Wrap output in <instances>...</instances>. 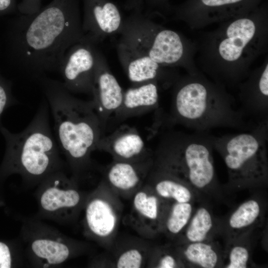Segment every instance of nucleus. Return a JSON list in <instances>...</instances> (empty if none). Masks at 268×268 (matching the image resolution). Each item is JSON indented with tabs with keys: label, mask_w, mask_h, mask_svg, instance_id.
<instances>
[{
	"label": "nucleus",
	"mask_w": 268,
	"mask_h": 268,
	"mask_svg": "<svg viewBox=\"0 0 268 268\" xmlns=\"http://www.w3.org/2000/svg\"><path fill=\"white\" fill-rule=\"evenodd\" d=\"M85 39L76 0H53L35 13H19L8 34L13 62L37 80L59 70L67 49Z\"/></svg>",
	"instance_id": "1"
},
{
	"label": "nucleus",
	"mask_w": 268,
	"mask_h": 268,
	"mask_svg": "<svg viewBox=\"0 0 268 268\" xmlns=\"http://www.w3.org/2000/svg\"><path fill=\"white\" fill-rule=\"evenodd\" d=\"M268 21L243 15L222 22L207 33L201 47V67L214 81L235 86L249 75L255 59L266 51Z\"/></svg>",
	"instance_id": "2"
},
{
	"label": "nucleus",
	"mask_w": 268,
	"mask_h": 268,
	"mask_svg": "<svg viewBox=\"0 0 268 268\" xmlns=\"http://www.w3.org/2000/svg\"><path fill=\"white\" fill-rule=\"evenodd\" d=\"M168 122L195 131L228 128L248 131L256 124L246 121L226 87L207 79L200 71L179 76L173 85Z\"/></svg>",
	"instance_id": "3"
},
{
	"label": "nucleus",
	"mask_w": 268,
	"mask_h": 268,
	"mask_svg": "<svg viewBox=\"0 0 268 268\" xmlns=\"http://www.w3.org/2000/svg\"><path fill=\"white\" fill-rule=\"evenodd\" d=\"M38 80L51 109L58 146L77 176L90 167L91 153L104 135L92 101L73 96L60 81L45 76Z\"/></svg>",
	"instance_id": "4"
},
{
	"label": "nucleus",
	"mask_w": 268,
	"mask_h": 268,
	"mask_svg": "<svg viewBox=\"0 0 268 268\" xmlns=\"http://www.w3.org/2000/svg\"><path fill=\"white\" fill-rule=\"evenodd\" d=\"M213 135L208 131L188 134L169 130L163 133L153 151V167L204 192L217 185L214 165Z\"/></svg>",
	"instance_id": "5"
},
{
	"label": "nucleus",
	"mask_w": 268,
	"mask_h": 268,
	"mask_svg": "<svg viewBox=\"0 0 268 268\" xmlns=\"http://www.w3.org/2000/svg\"><path fill=\"white\" fill-rule=\"evenodd\" d=\"M6 142L3 171L16 173L25 179L44 180L61 171L60 148L52 133L48 103H41L34 118L22 132L12 133L0 126Z\"/></svg>",
	"instance_id": "6"
},
{
	"label": "nucleus",
	"mask_w": 268,
	"mask_h": 268,
	"mask_svg": "<svg viewBox=\"0 0 268 268\" xmlns=\"http://www.w3.org/2000/svg\"><path fill=\"white\" fill-rule=\"evenodd\" d=\"M268 121L257 124L246 133L213 135V149L222 157L233 187L266 185L268 178Z\"/></svg>",
	"instance_id": "7"
},
{
	"label": "nucleus",
	"mask_w": 268,
	"mask_h": 268,
	"mask_svg": "<svg viewBox=\"0 0 268 268\" xmlns=\"http://www.w3.org/2000/svg\"><path fill=\"white\" fill-rule=\"evenodd\" d=\"M120 41L142 52L160 66L183 67L199 72L194 60L195 48L182 35L148 19L134 16L123 21Z\"/></svg>",
	"instance_id": "8"
},
{
	"label": "nucleus",
	"mask_w": 268,
	"mask_h": 268,
	"mask_svg": "<svg viewBox=\"0 0 268 268\" xmlns=\"http://www.w3.org/2000/svg\"><path fill=\"white\" fill-rule=\"evenodd\" d=\"M117 195L103 180L87 200L84 212L85 229L92 238L108 246L120 223L122 206Z\"/></svg>",
	"instance_id": "9"
},
{
	"label": "nucleus",
	"mask_w": 268,
	"mask_h": 268,
	"mask_svg": "<svg viewBox=\"0 0 268 268\" xmlns=\"http://www.w3.org/2000/svg\"><path fill=\"white\" fill-rule=\"evenodd\" d=\"M96 45L86 38L70 47L60 65L64 86L70 93L92 95Z\"/></svg>",
	"instance_id": "10"
},
{
	"label": "nucleus",
	"mask_w": 268,
	"mask_h": 268,
	"mask_svg": "<svg viewBox=\"0 0 268 268\" xmlns=\"http://www.w3.org/2000/svg\"><path fill=\"white\" fill-rule=\"evenodd\" d=\"M119 61L132 86L155 81L163 87L173 85L180 76L175 68L160 66L134 47L119 41Z\"/></svg>",
	"instance_id": "11"
},
{
	"label": "nucleus",
	"mask_w": 268,
	"mask_h": 268,
	"mask_svg": "<svg viewBox=\"0 0 268 268\" xmlns=\"http://www.w3.org/2000/svg\"><path fill=\"white\" fill-rule=\"evenodd\" d=\"M172 202L159 197L148 184L134 194L130 221L140 235L151 238L162 232L166 213Z\"/></svg>",
	"instance_id": "12"
},
{
	"label": "nucleus",
	"mask_w": 268,
	"mask_h": 268,
	"mask_svg": "<svg viewBox=\"0 0 268 268\" xmlns=\"http://www.w3.org/2000/svg\"><path fill=\"white\" fill-rule=\"evenodd\" d=\"M92 102L103 132L111 116L120 107L124 91L111 72L106 60L96 47Z\"/></svg>",
	"instance_id": "13"
},
{
	"label": "nucleus",
	"mask_w": 268,
	"mask_h": 268,
	"mask_svg": "<svg viewBox=\"0 0 268 268\" xmlns=\"http://www.w3.org/2000/svg\"><path fill=\"white\" fill-rule=\"evenodd\" d=\"M84 2L82 30L87 40L97 45L107 37L119 33L124 21L114 3L102 0Z\"/></svg>",
	"instance_id": "14"
},
{
	"label": "nucleus",
	"mask_w": 268,
	"mask_h": 268,
	"mask_svg": "<svg viewBox=\"0 0 268 268\" xmlns=\"http://www.w3.org/2000/svg\"><path fill=\"white\" fill-rule=\"evenodd\" d=\"M240 108L255 124L268 121V62L251 71L237 86Z\"/></svg>",
	"instance_id": "15"
},
{
	"label": "nucleus",
	"mask_w": 268,
	"mask_h": 268,
	"mask_svg": "<svg viewBox=\"0 0 268 268\" xmlns=\"http://www.w3.org/2000/svg\"><path fill=\"white\" fill-rule=\"evenodd\" d=\"M97 150L109 153L115 160L137 162L153 156V151L146 146L138 131L128 125L102 135Z\"/></svg>",
	"instance_id": "16"
},
{
	"label": "nucleus",
	"mask_w": 268,
	"mask_h": 268,
	"mask_svg": "<svg viewBox=\"0 0 268 268\" xmlns=\"http://www.w3.org/2000/svg\"><path fill=\"white\" fill-rule=\"evenodd\" d=\"M153 165V156L137 162L113 160L105 170L104 181L117 195H132L142 186Z\"/></svg>",
	"instance_id": "17"
},
{
	"label": "nucleus",
	"mask_w": 268,
	"mask_h": 268,
	"mask_svg": "<svg viewBox=\"0 0 268 268\" xmlns=\"http://www.w3.org/2000/svg\"><path fill=\"white\" fill-rule=\"evenodd\" d=\"M44 188L40 197L42 209L48 212H58L73 209L82 201L80 192L74 181L61 171L55 172L44 180Z\"/></svg>",
	"instance_id": "18"
},
{
	"label": "nucleus",
	"mask_w": 268,
	"mask_h": 268,
	"mask_svg": "<svg viewBox=\"0 0 268 268\" xmlns=\"http://www.w3.org/2000/svg\"><path fill=\"white\" fill-rule=\"evenodd\" d=\"M159 85L153 81L127 89L124 91L120 107L114 114L115 120L123 121L158 109Z\"/></svg>",
	"instance_id": "19"
},
{
	"label": "nucleus",
	"mask_w": 268,
	"mask_h": 268,
	"mask_svg": "<svg viewBox=\"0 0 268 268\" xmlns=\"http://www.w3.org/2000/svg\"><path fill=\"white\" fill-rule=\"evenodd\" d=\"M175 250L184 266L214 268L223 263L221 251L211 241L181 243Z\"/></svg>",
	"instance_id": "20"
},
{
	"label": "nucleus",
	"mask_w": 268,
	"mask_h": 268,
	"mask_svg": "<svg viewBox=\"0 0 268 268\" xmlns=\"http://www.w3.org/2000/svg\"><path fill=\"white\" fill-rule=\"evenodd\" d=\"M147 183L161 198L171 202H192L195 191L171 175L152 167Z\"/></svg>",
	"instance_id": "21"
},
{
	"label": "nucleus",
	"mask_w": 268,
	"mask_h": 268,
	"mask_svg": "<svg viewBox=\"0 0 268 268\" xmlns=\"http://www.w3.org/2000/svg\"><path fill=\"white\" fill-rule=\"evenodd\" d=\"M264 214L262 202L251 199L241 203L230 215L227 222L229 241L244 237L257 226Z\"/></svg>",
	"instance_id": "22"
},
{
	"label": "nucleus",
	"mask_w": 268,
	"mask_h": 268,
	"mask_svg": "<svg viewBox=\"0 0 268 268\" xmlns=\"http://www.w3.org/2000/svg\"><path fill=\"white\" fill-rule=\"evenodd\" d=\"M215 226L214 218L208 208L204 206L199 207L194 211L188 225L182 233H184V241L181 243L210 241L215 230Z\"/></svg>",
	"instance_id": "23"
},
{
	"label": "nucleus",
	"mask_w": 268,
	"mask_h": 268,
	"mask_svg": "<svg viewBox=\"0 0 268 268\" xmlns=\"http://www.w3.org/2000/svg\"><path fill=\"white\" fill-rule=\"evenodd\" d=\"M34 256L44 262L45 266H57L66 261L71 250L66 243L50 238H39L31 243Z\"/></svg>",
	"instance_id": "24"
},
{
	"label": "nucleus",
	"mask_w": 268,
	"mask_h": 268,
	"mask_svg": "<svg viewBox=\"0 0 268 268\" xmlns=\"http://www.w3.org/2000/svg\"><path fill=\"white\" fill-rule=\"evenodd\" d=\"M192 202H172L166 213L161 232L175 237L183 232L194 212Z\"/></svg>",
	"instance_id": "25"
},
{
	"label": "nucleus",
	"mask_w": 268,
	"mask_h": 268,
	"mask_svg": "<svg viewBox=\"0 0 268 268\" xmlns=\"http://www.w3.org/2000/svg\"><path fill=\"white\" fill-rule=\"evenodd\" d=\"M150 250L140 245L127 246L116 255L112 266L117 268H143L147 266Z\"/></svg>",
	"instance_id": "26"
},
{
	"label": "nucleus",
	"mask_w": 268,
	"mask_h": 268,
	"mask_svg": "<svg viewBox=\"0 0 268 268\" xmlns=\"http://www.w3.org/2000/svg\"><path fill=\"white\" fill-rule=\"evenodd\" d=\"M223 259V262H226L223 265L224 268H248L252 263L250 248L243 242L230 240Z\"/></svg>",
	"instance_id": "27"
},
{
	"label": "nucleus",
	"mask_w": 268,
	"mask_h": 268,
	"mask_svg": "<svg viewBox=\"0 0 268 268\" xmlns=\"http://www.w3.org/2000/svg\"><path fill=\"white\" fill-rule=\"evenodd\" d=\"M147 266L150 268H175L184 267L174 249L156 248L151 249Z\"/></svg>",
	"instance_id": "28"
},
{
	"label": "nucleus",
	"mask_w": 268,
	"mask_h": 268,
	"mask_svg": "<svg viewBox=\"0 0 268 268\" xmlns=\"http://www.w3.org/2000/svg\"><path fill=\"white\" fill-rule=\"evenodd\" d=\"M14 102L10 83L0 77V119L4 111Z\"/></svg>",
	"instance_id": "29"
},
{
	"label": "nucleus",
	"mask_w": 268,
	"mask_h": 268,
	"mask_svg": "<svg viewBox=\"0 0 268 268\" xmlns=\"http://www.w3.org/2000/svg\"><path fill=\"white\" fill-rule=\"evenodd\" d=\"M42 0H21L17 5L19 13L24 14H32L41 8Z\"/></svg>",
	"instance_id": "30"
},
{
	"label": "nucleus",
	"mask_w": 268,
	"mask_h": 268,
	"mask_svg": "<svg viewBox=\"0 0 268 268\" xmlns=\"http://www.w3.org/2000/svg\"><path fill=\"white\" fill-rule=\"evenodd\" d=\"M244 0H200L202 6L207 9L215 10L219 8L232 6L243 2Z\"/></svg>",
	"instance_id": "31"
},
{
	"label": "nucleus",
	"mask_w": 268,
	"mask_h": 268,
	"mask_svg": "<svg viewBox=\"0 0 268 268\" xmlns=\"http://www.w3.org/2000/svg\"><path fill=\"white\" fill-rule=\"evenodd\" d=\"M12 265V257L8 246L0 241V268H9Z\"/></svg>",
	"instance_id": "32"
},
{
	"label": "nucleus",
	"mask_w": 268,
	"mask_h": 268,
	"mask_svg": "<svg viewBox=\"0 0 268 268\" xmlns=\"http://www.w3.org/2000/svg\"><path fill=\"white\" fill-rule=\"evenodd\" d=\"M17 10L15 0H0V14Z\"/></svg>",
	"instance_id": "33"
}]
</instances>
